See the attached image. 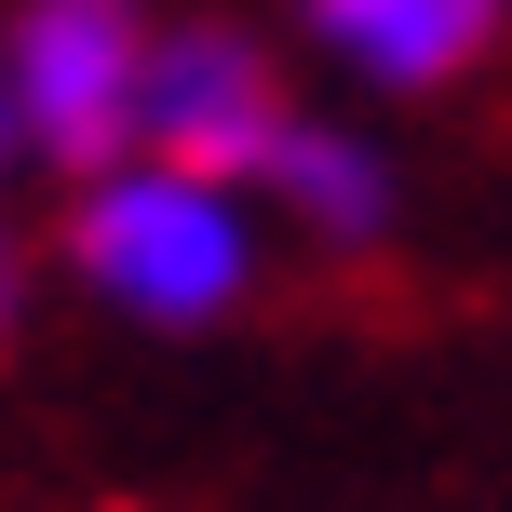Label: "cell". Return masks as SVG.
Returning a JSON list of instances; mask_svg holds the SVG:
<instances>
[{"label": "cell", "mask_w": 512, "mask_h": 512, "mask_svg": "<svg viewBox=\"0 0 512 512\" xmlns=\"http://www.w3.org/2000/svg\"><path fill=\"white\" fill-rule=\"evenodd\" d=\"M310 27H324L337 54H351L364 81H391V95H432V81H459L472 54L499 41L512 0H297Z\"/></svg>", "instance_id": "obj_4"}, {"label": "cell", "mask_w": 512, "mask_h": 512, "mask_svg": "<svg viewBox=\"0 0 512 512\" xmlns=\"http://www.w3.org/2000/svg\"><path fill=\"white\" fill-rule=\"evenodd\" d=\"M283 81L243 27H162L149 41V95H135V149L176 176H270L283 149Z\"/></svg>", "instance_id": "obj_3"}, {"label": "cell", "mask_w": 512, "mask_h": 512, "mask_svg": "<svg viewBox=\"0 0 512 512\" xmlns=\"http://www.w3.org/2000/svg\"><path fill=\"white\" fill-rule=\"evenodd\" d=\"M14 324H27V243H14V216H0V351H14Z\"/></svg>", "instance_id": "obj_6"}, {"label": "cell", "mask_w": 512, "mask_h": 512, "mask_svg": "<svg viewBox=\"0 0 512 512\" xmlns=\"http://www.w3.org/2000/svg\"><path fill=\"white\" fill-rule=\"evenodd\" d=\"M68 270L95 283L108 310H135V324H216V310L243 297L256 243H243V216H230L216 176L108 162V176H81V203H68Z\"/></svg>", "instance_id": "obj_1"}, {"label": "cell", "mask_w": 512, "mask_h": 512, "mask_svg": "<svg viewBox=\"0 0 512 512\" xmlns=\"http://www.w3.org/2000/svg\"><path fill=\"white\" fill-rule=\"evenodd\" d=\"M27 149V122H14V81H0V162H14Z\"/></svg>", "instance_id": "obj_7"}, {"label": "cell", "mask_w": 512, "mask_h": 512, "mask_svg": "<svg viewBox=\"0 0 512 512\" xmlns=\"http://www.w3.org/2000/svg\"><path fill=\"white\" fill-rule=\"evenodd\" d=\"M149 0H14L0 27V81H14V122L41 162L108 176L135 149V95H149Z\"/></svg>", "instance_id": "obj_2"}, {"label": "cell", "mask_w": 512, "mask_h": 512, "mask_svg": "<svg viewBox=\"0 0 512 512\" xmlns=\"http://www.w3.org/2000/svg\"><path fill=\"white\" fill-rule=\"evenodd\" d=\"M270 189H283L324 243H378V230H391V162L364 149V135H337V122H283Z\"/></svg>", "instance_id": "obj_5"}]
</instances>
